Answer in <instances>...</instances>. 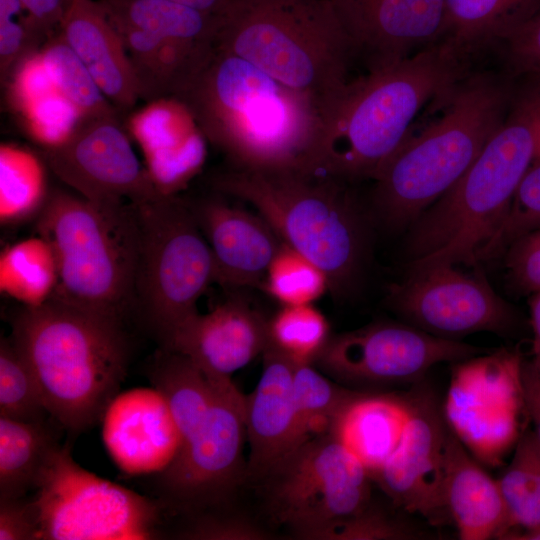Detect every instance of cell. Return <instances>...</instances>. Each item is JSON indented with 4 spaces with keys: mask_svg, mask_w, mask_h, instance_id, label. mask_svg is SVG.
I'll use <instances>...</instances> for the list:
<instances>
[{
    "mask_svg": "<svg viewBox=\"0 0 540 540\" xmlns=\"http://www.w3.org/2000/svg\"><path fill=\"white\" fill-rule=\"evenodd\" d=\"M59 33L118 110L140 98L137 78L122 37L99 0H67Z\"/></svg>",
    "mask_w": 540,
    "mask_h": 540,
    "instance_id": "obj_24",
    "label": "cell"
},
{
    "mask_svg": "<svg viewBox=\"0 0 540 540\" xmlns=\"http://www.w3.org/2000/svg\"><path fill=\"white\" fill-rule=\"evenodd\" d=\"M507 72H470L433 99L424 125L374 180L373 206L394 229L412 224L467 171L504 120L517 86Z\"/></svg>",
    "mask_w": 540,
    "mask_h": 540,
    "instance_id": "obj_2",
    "label": "cell"
},
{
    "mask_svg": "<svg viewBox=\"0 0 540 540\" xmlns=\"http://www.w3.org/2000/svg\"><path fill=\"white\" fill-rule=\"evenodd\" d=\"M410 394L409 417L394 452L372 476L393 504L432 525L450 521L444 502L449 428L432 392Z\"/></svg>",
    "mask_w": 540,
    "mask_h": 540,
    "instance_id": "obj_17",
    "label": "cell"
},
{
    "mask_svg": "<svg viewBox=\"0 0 540 540\" xmlns=\"http://www.w3.org/2000/svg\"><path fill=\"white\" fill-rule=\"evenodd\" d=\"M20 0H0V68L6 77L14 65L48 39L27 17Z\"/></svg>",
    "mask_w": 540,
    "mask_h": 540,
    "instance_id": "obj_43",
    "label": "cell"
},
{
    "mask_svg": "<svg viewBox=\"0 0 540 540\" xmlns=\"http://www.w3.org/2000/svg\"><path fill=\"white\" fill-rule=\"evenodd\" d=\"M262 356L259 381L246 396V480L259 482L293 450L295 429V363L270 344Z\"/></svg>",
    "mask_w": 540,
    "mask_h": 540,
    "instance_id": "obj_23",
    "label": "cell"
},
{
    "mask_svg": "<svg viewBox=\"0 0 540 540\" xmlns=\"http://www.w3.org/2000/svg\"><path fill=\"white\" fill-rule=\"evenodd\" d=\"M371 476L331 433L286 455L261 481L274 517L294 536L363 510L371 502Z\"/></svg>",
    "mask_w": 540,
    "mask_h": 540,
    "instance_id": "obj_11",
    "label": "cell"
},
{
    "mask_svg": "<svg viewBox=\"0 0 540 540\" xmlns=\"http://www.w3.org/2000/svg\"><path fill=\"white\" fill-rule=\"evenodd\" d=\"M499 46L506 71L512 77H540V10Z\"/></svg>",
    "mask_w": 540,
    "mask_h": 540,
    "instance_id": "obj_44",
    "label": "cell"
},
{
    "mask_svg": "<svg viewBox=\"0 0 540 540\" xmlns=\"http://www.w3.org/2000/svg\"><path fill=\"white\" fill-rule=\"evenodd\" d=\"M418 536L405 521L370 502L363 510L316 530L309 540H407Z\"/></svg>",
    "mask_w": 540,
    "mask_h": 540,
    "instance_id": "obj_42",
    "label": "cell"
},
{
    "mask_svg": "<svg viewBox=\"0 0 540 540\" xmlns=\"http://www.w3.org/2000/svg\"><path fill=\"white\" fill-rule=\"evenodd\" d=\"M11 339L60 426L76 434L102 421L128 367L123 320L50 299L23 306Z\"/></svg>",
    "mask_w": 540,
    "mask_h": 540,
    "instance_id": "obj_4",
    "label": "cell"
},
{
    "mask_svg": "<svg viewBox=\"0 0 540 540\" xmlns=\"http://www.w3.org/2000/svg\"><path fill=\"white\" fill-rule=\"evenodd\" d=\"M29 135L43 149L54 148L73 133L82 116L53 83L13 101Z\"/></svg>",
    "mask_w": 540,
    "mask_h": 540,
    "instance_id": "obj_39",
    "label": "cell"
},
{
    "mask_svg": "<svg viewBox=\"0 0 540 540\" xmlns=\"http://www.w3.org/2000/svg\"><path fill=\"white\" fill-rule=\"evenodd\" d=\"M210 247L215 282L227 287H262L266 272L283 245L258 213L220 198L189 203Z\"/></svg>",
    "mask_w": 540,
    "mask_h": 540,
    "instance_id": "obj_21",
    "label": "cell"
},
{
    "mask_svg": "<svg viewBox=\"0 0 540 540\" xmlns=\"http://www.w3.org/2000/svg\"><path fill=\"white\" fill-rule=\"evenodd\" d=\"M196 540H264L270 535L241 514H206L196 517L181 534Z\"/></svg>",
    "mask_w": 540,
    "mask_h": 540,
    "instance_id": "obj_45",
    "label": "cell"
},
{
    "mask_svg": "<svg viewBox=\"0 0 540 540\" xmlns=\"http://www.w3.org/2000/svg\"><path fill=\"white\" fill-rule=\"evenodd\" d=\"M262 288L283 306L312 304L329 290L324 271L283 243L272 260Z\"/></svg>",
    "mask_w": 540,
    "mask_h": 540,
    "instance_id": "obj_38",
    "label": "cell"
},
{
    "mask_svg": "<svg viewBox=\"0 0 540 540\" xmlns=\"http://www.w3.org/2000/svg\"><path fill=\"white\" fill-rule=\"evenodd\" d=\"M354 57L368 70L400 62L442 40L444 0H329Z\"/></svg>",
    "mask_w": 540,
    "mask_h": 540,
    "instance_id": "obj_18",
    "label": "cell"
},
{
    "mask_svg": "<svg viewBox=\"0 0 540 540\" xmlns=\"http://www.w3.org/2000/svg\"><path fill=\"white\" fill-rule=\"evenodd\" d=\"M269 345V320L232 297L206 314H195L166 349L192 360L212 381L231 379Z\"/></svg>",
    "mask_w": 540,
    "mask_h": 540,
    "instance_id": "obj_19",
    "label": "cell"
},
{
    "mask_svg": "<svg viewBox=\"0 0 540 540\" xmlns=\"http://www.w3.org/2000/svg\"><path fill=\"white\" fill-rule=\"evenodd\" d=\"M480 351L406 322L379 321L330 336L312 364L343 386L369 391L417 381L436 364L462 361Z\"/></svg>",
    "mask_w": 540,
    "mask_h": 540,
    "instance_id": "obj_13",
    "label": "cell"
},
{
    "mask_svg": "<svg viewBox=\"0 0 540 540\" xmlns=\"http://www.w3.org/2000/svg\"><path fill=\"white\" fill-rule=\"evenodd\" d=\"M529 306L533 343L532 360L527 363L540 376V292L531 295Z\"/></svg>",
    "mask_w": 540,
    "mask_h": 540,
    "instance_id": "obj_50",
    "label": "cell"
},
{
    "mask_svg": "<svg viewBox=\"0 0 540 540\" xmlns=\"http://www.w3.org/2000/svg\"><path fill=\"white\" fill-rule=\"evenodd\" d=\"M469 63L441 40L350 81L323 116L312 170L348 183L374 181L423 108L470 73Z\"/></svg>",
    "mask_w": 540,
    "mask_h": 540,
    "instance_id": "obj_3",
    "label": "cell"
},
{
    "mask_svg": "<svg viewBox=\"0 0 540 540\" xmlns=\"http://www.w3.org/2000/svg\"><path fill=\"white\" fill-rule=\"evenodd\" d=\"M45 160L30 150L0 146V222L12 226L37 218L48 201Z\"/></svg>",
    "mask_w": 540,
    "mask_h": 540,
    "instance_id": "obj_32",
    "label": "cell"
},
{
    "mask_svg": "<svg viewBox=\"0 0 540 540\" xmlns=\"http://www.w3.org/2000/svg\"><path fill=\"white\" fill-rule=\"evenodd\" d=\"M206 14L217 15L229 0H172Z\"/></svg>",
    "mask_w": 540,
    "mask_h": 540,
    "instance_id": "obj_51",
    "label": "cell"
},
{
    "mask_svg": "<svg viewBox=\"0 0 540 540\" xmlns=\"http://www.w3.org/2000/svg\"><path fill=\"white\" fill-rule=\"evenodd\" d=\"M409 411V392L361 391L338 414L330 433L365 466L372 479L399 444Z\"/></svg>",
    "mask_w": 540,
    "mask_h": 540,
    "instance_id": "obj_27",
    "label": "cell"
},
{
    "mask_svg": "<svg viewBox=\"0 0 540 540\" xmlns=\"http://www.w3.org/2000/svg\"><path fill=\"white\" fill-rule=\"evenodd\" d=\"M28 19L47 37L63 18L66 0H20Z\"/></svg>",
    "mask_w": 540,
    "mask_h": 540,
    "instance_id": "obj_48",
    "label": "cell"
},
{
    "mask_svg": "<svg viewBox=\"0 0 540 540\" xmlns=\"http://www.w3.org/2000/svg\"><path fill=\"white\" fill-rule=\"evenodd\" d=\"M534 161H540V134H539V138H538V143H537V148H536Z\"/></svg>",
    "mask_w": 540,
    "mask_h": 540,
    "instance_id": "obj_53",
    "label": "cell"
},
{
    "mask_svg": "<svg viewBox=\"0 0 540 540\" xmlns=\"http://www.w3.org/2000/svg\"><path fill=\"white\" fill-rule=\"evenodd\" d=\"M102 422L110 455L129 474L161 473L180 446V435L168 405L155 388L118 394Z\"/></svg>",
    "mask_w": 540,
    "mask_h": 540,
    "instance_id": "obj_22",
    "label": "cell"
},
{
    "mask_svg": "<svg viewBox=\"0 0 540 540\" xmlns=\"http://www.w3.org/2000/svg\"><path fill=\"white\" fill-rule=\"evenodd\" d=\"M233 168L311 170L321 111L249 61L216 50L177 95Z\"/></svg>",
    "mask_w": 540,
    "mask_h": 540,
    "instance_id": "obj_1",
    "label": "cell"
},
{
    "mask_svg": "<svg viewBox=\"0 0 540 540\" xmlns=\"http://www.w3.org/2000/svg\"><path fill=\"white\" fill-rule=\"evenodd\" d=\"M149 377L168 405L181 444L197 429L209 410L213 384L188 357L163 349Z\"/></svg>",
    "mask_w": 540,
    "mask_h": 540,
    "instance_id": "obj_30",
    "label": "cell"
},
{
    "mask_svg": "<svg viewBox=\"0 0 540 540\" xmlns=\"http://www.w3.org/2000/svg\"><path fill=\"white\" fill-rule=\"evenodd\" d=\"M0 540H37V523L31 499H0Z\"/></svg>",
    "mask_w": 540,
    "mask_h": 540,
    "instance_id": "obj_47",
    "label": "cell"
},
{
    "mask_svg": "<svg viewBox=\"0 0 540 540\" xmlns=\"http://www.w3.org/2000/svg\"><path fill=\"white\" fill-rule=\"evenodd\" d=\"M210 381L214 393L209 410L159 473L170 497L193 509L222 502L246 480V396L231 379Z\"/></svg>",
    "mask_w": 540,
    "mask_h": 540,
    "instance_id": "obj_15",
    "label": "cell"
},
{
    "mask_svg": "<svg viewBox=\"0 0 540 540\" xmlns=\"http://www.w3.org/2000/svg\"><path fill=\"white\" fill-rule=\"evenodd\" d=\"M57 445L46 420L28 422L0 416V499L23 497L35 489Z\"/></svg>",
    "mask_w": 540,
    "mask_h": 540,
    "instance_id": "obj_29",
    "label": "cell"
},
{
    "mask_svg": "<svg viewBox=\"0 0 540 540\" xmlns=\"http://www.w3.org/2000/svg\"><path fill=\"white\" fill-rule=\"evenodd\" d=\"M522 382L527 415L535 424V435L540 445V376L523 361Z\"/></svg>",
    "mask_w": 540,
    "mask_h": 540,
    "instance_id": "obj_49",
    "label": "cell"
},
{
    "mask_svg": "<svg viewBox=\"0 0 540 540\" xmlns=\"http://www.w3.org/2000/svg\"><path fill=\"white\" fill-rule=\"evenodd\" d=\"M67 1V0H66Z\"/></svg>",
    "mask_w": 540,
    "mask_h": 540,
    "instance_id": "obj_54",
    "label": "cell"
},
{
    "mask_svg": "<svg viewBox=\"0 0 540 540\" xmlns=\"http://www.w3.org/2000/svg\"><path fill=\"white\" fill-rule=\"evenodd\" d=\"M47 167L81 197L139 205L159 196L117 113L83 118L62 144L43 149Z\"/></svg>",
    "mask_w": 540,
    "mask_h": 540,
    "instance_id": "obj_16",
    "label": "cell"
},
{
    "mask_svg": "<svg viewBox=\"0 0 540 540\" xmlns=\"http://www.w3.org/2000/svg\"><path fill=\"white\" fill-rule=\"evenodd\" d=\"M35 491L37 540L150 539L156 534L157 505L82 468L67 444L50 452Z\"/></svg>",
    "mask_w": 540,
    "mask_h": 540,
    "instance_id": "obj_10",
    "label": "cell"
},
{
    "mask_svg": "<svg viewBox=\"0 0 540 540\" xmlns=\"http://www.w3.org/2000/svg\"><path fill=\"white\" fill-rule=\"evenodd\" d=\"M325 316L312 304L283 306L269 320V344L295 364H312L330 338Z\"/></svg>",
    "mask_w": 540,
    "mask_h": 540,
    "instance_id": "obj_37",
    "label": "cell"
},
{
    "mask_svg": "<svg viewBox=\"0 0 540 540\" xmlns=\"http://www.w3.org/2000/svg\"><path fill=\"white\" fill-rule=\"evenodd\" d=\"M540 10V0H444L442 40L470 59L497 46Z\"/></svg>",
    "mask_w": 540,
    "mask_h": 540,
    "instance_id": "obj_28",
    "label": "cell"
},
{
    "mask_svg": "<svg viewBox=\"0 0 540 540\" xmlns=\"http://www.w3.org/2000/svg\"><path fill=\"white\" fill-rule=\"evenodd\" d=\"M525 79L475 161L412 223L410 269L473 264L497 231L534 161L540 134V79Z\"/></svg>",
    "mask_w": 540,
    "mask_h": 540,
    "instance_id": "obj_5",
    "label": "cell"
},
{
    "mask_svg": "<svg viewBox=\"0 0 540 540\" xmlns=\"http://www.w3.org/2000/svg\"><path fill=\"white\" fill-rule=\"evenodd\" d=\"M128 131L138 143L158 193L176 196L202 169L207 139L189 108L176 97L148 102L133 113Z\"/></svg>",
    "mask_w": 540,
    "mask_h": 540,
    "instance_id": "obj_20",
    "label": "cell"
},
{
    "mask_svg": "<svg viewBox=\"0 0 540 540\" xmlns=\"http://www.w3.org/2000/svg\"><path fill=\"white\" fill-rule=\"evenodd\" d=\"M49 415L37 380L11 338L0 341V416L45 421Z\"/></svg>",
    "mask_w": 540,
    "mask_h": 540,
    "instance_id": "obj_40",
    "label": "cell"
},
{
    "mask_svg": "<svg viewBox=\"0 0 540 540\" xmlns=\"http://www.w3.org/2000/svg\"><path fill=\"white\" fill-rule=\"evenodd\" d=\"M504 539L509 540H540V527L526 530V531H519V532H512L505 536Z\"/></svg>",
    "mask_w": 540,
    "mask_h": 540,
    "instance_id": "obj_52",
    "label": "cell"
},
{
    "mask_svg": "<svg viewBox=\"0 0 540 540\" xmlns=\"http://www.w3.org/2000/svg\"><path fill=\"white\" fill-rule=\"evenodd\" d=\"M111 22L126 47L140 98L148 102L177 96L216 50L215 43L165 37L124 23Z\"/></svg>",
    "mask_w": 540,
    "mask_h": 540,
    "instance_id": "obj_26",
    "label": "cell"
},
{
    "mask_svg": "<svg viewBox=\"0 0 540 540\" xmlns=\"http://www.w3.org/2000/svg\"><path fill=\"white\" fill-rule=\"evenodd\" d=\"M361 391L335 382L313 364H295L293 450L315 437L330 434L338 414Z\"/></svg>",
    "mask_w": 540,
    "mask_h": 540,
    "instance_id": "obj_34",
    "label": "cell"
},
{
    "mask_svg": "<svg viewBox=\"0 0 540 540\" xmlns=\"http://www.w3.org/2000/svg\"><path fill=\"white\" fill-rule=\"evenodd\" d=\"M348 184L303 169L231 167L213 180L216 190L251 204L284 244L320 267L339 297L358 286L368 250L366 216Z\"/></svg>",
    "mask_w": 540,
    "mask_h": 540,
    "instance_id": "obj_6",
    "label": "cell"
},
{
    "mask_svg": "<svg viewBox=\"0 0 540 540\" xmlns=\"http://www.w3.org/2000/svg\"><path fill=\"white\" fill-rule=\"evenodd\" d=\"M39 51L59 91L82 119L117 113L96 81L60 33L51 35Z\"/></svg>",
    "mask_w": 540,
    "mask_h": 540,
    "instance_id": "obj_36",
    "label": "cell"
},
{
    "mask_svg": "<svg viewBox=\"0 0 540 540\" xmlns=\"http://www.w3.org/2000/svg\"><path fill=\"white\" fill-rule=\"evenodd\" d=\"M386 303L404 322L443 339L477 332L512 336L522 326L519 312L482 274L451 264L410 269L389 287Z\"/></svg>",
    "mask_w": 540,
    "mask_h": 540,
    "instance_id": "obj_14",
    "label": "cell"
},
{
    "mask_svg": "<svg viewBox=\"0 0 540 540\" xmlns=\"http://www.w3.org/2000/svg\"><path fill=\"white\" fill-rule=\"evenodd\" d=\"M444 502L460 539H503L509 531L497 479L482 468L450 429L446 440Z\"/></svg>",
    "mask_w": 540,
    "mask_h": 540,
    "instance_id": "obj_25",
    "label": "cell"
},
{
    "mask_svg": "<svg viewBox=\"0 0 540 540\" xmlns=\"http://www.w3.org/2000/svg\"><path fill=\"white\" fill-rule=\"evenodd\" d=\"M51 245L58 285L51 299L123 320L135 303L140 229L135 205L100 204L53 190L36 218Z\"/></svg>",
    "mask_w": 540,
    "mask_h": 540,
    "instance_id": "obj_8",
    "label": "cell"
},
{
    "mask_svg": "<svg viewBox=\"0 0 540 540\" xmlns=\"http://www.w3.org/2000/svg\"><path fill=\"white\" fill-rule=\"evenodd\" d=\"M135 207L140 229L135 303L166 349L215 282L214 260L189 203L178 195Z\"/></svg>",
    "mask_w": 540,
    "mask_h": 540,
    "instance_id": "obj_9",
    "label": "cell"
},
{
    "mask_svg": "<svg viewBox=\"0 0 540 540\" xmlns=\"http://www.w3.org/2000/svg\"><path fill=\"white\" fill-rule=\"evenodd\" d=\"M109 19L165 37L216 44L217 16L172 0H99Z\"/></svg>",
    "mask_w": 540,
    "mask_h": 540,
    "instance_id": "obj_33",
    "label": "cell"
},
{
    "mask_svg": "<svg viewBox=\"0 0 540 540\" xmlns=\"http://www.w3.org/2000/svg\"><path fill=\"white\" fill-rule=\"evenodd\" d=\"M58 285V268L51 245L42 236L22 239L0 255V291L24 307L49 301Z\"/></svg>",
    "mask_w": 540,
    "mask_h": 540,
    "instance_id": "obj_31",
    "label": "cell"
},
{
    "mask_svg": "<svg viewBox=\"0 0 540 540\" xmlns=\"http://www.w3.org/2000/svg\"><path fill=\"white\" fill-rule=\"evenodd\" d=\"M506 254L511 285L523 293L540 292V230L515 241Z\"/></svg>",
    "mask_w": 540,
    "mask_h": 540,
    "instance_id": "obj_46",
    "label": "cell"
},
{
    "mask_svg": "<svg viewBox=\"0 0 540 540\" xmlns=\"http://www.w3.org/2000/svg\"><path fill=\"white\" fill-rule=\"evenodd\" d=\"M514 448L497 479L508 517L506 535L540 527V445L535 432L524 431Z\"/></svg>",
    "mask_w": 540,
    "mask_h": 540,
    "instance_id": "obj_35",
    "label": "cell"
},
{
    "mask_svg": "<svg viewBox=\"0 0 540 540\" xmlns=\"http://www.w3.org/2000/svg\"><path fill=\"white\" fill-rule=\"evenodd\" d=\"M523 360L502 348L455 362L443 406L448 428L481 464L495 467L521 436Z\"/></svg>",
    "mask_w": 540,
    "mask_h": 540,
    "instance_id": "obj_12",
    "label": "cell"
},
{
    "mask_svg": "<svg viewBox=\"0 0 540 540\" xmlns=\"http://www.w3.org/2000/svg\"><path fill=\"white\" fill-rule=\"evenodd\" d=\"M216 47L309 99L324 116L349 84L354 54L329 0H229Z\"/></svg>",
    "mask_w": 540,
    "mask_h": 540,
    "instance_id": "obj_7",
    "label": "cell"
},
{
    "mask_svg": "<svg viewBox=\"0 0 540 540\" xmlns=\"http://www.w3.org/2000/svg\"><path fill=\"white\" fill-rule=\"evenodd\" d=\"M540 230V161H533L522 177L497 231L484 246L479 260L494 258L515 241Z\"/></svg>",
    "mask_w": 540,
    "mask_h": 540,
    "instance_id": "obj_41",
    "label": "cell"
}]
</instances>
